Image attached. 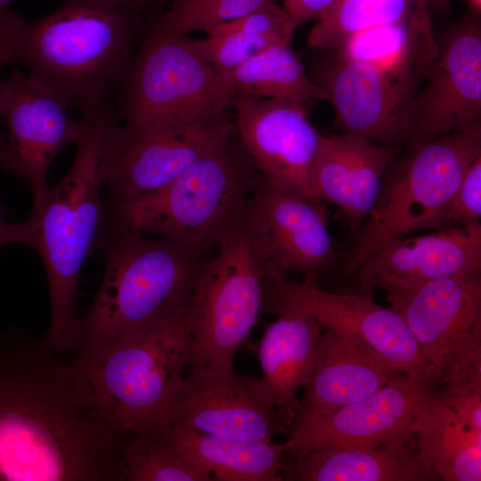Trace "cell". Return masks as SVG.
Masks as SVG:
<instances>
[{
  "instance_id": "obj_1",
  "label": "cell",
  "mask_w": 481,
  "mask_h": 481,
  "mask_svg": "<svg viewBox=\"0 0 481 481\" xmlns=\"http://www.w3.org/2000/svg\"><path fill=\"white\" fill-rule=\"evenodd\" d=\"M43 337L0 330V481H126L120 433Z\"/></svg>"
},
{
  "instance_id": "obj_2",
  "label": "cell",
  "mask_w": 481,
  "mask_h": 481,
  "mask_svg": "<svg viewBox=\"0 0 481 481\" xmlns=\"http://www.w3.org/2000/svg\"><path fill=\"white\" fill-rule=\"evenodd\" d=\"M145 32L139 12L65 0L31 21L14 12L0 42L8 65L23 66L69 108L88 116L113 108Z\"/></svg>"
},
{
  "instance_id": "obj_3",
  "label": "cell",
  "mask_w": 481,
  "mask_h": 481,
  "mask_svg": "<svg viewBox=\"0 0 481 481\" xmlns=\"http://www.w3.org/2000/svg\"><path fill=\"white\" fill-rule=\"evenodd\" d=\"M86 130L67 174L33 201L22 223L13 224V243L42 258L49 287L50 322L43 336L58 355L76 351L81 320L77 313L80 270L95 249L104 219L110 153L118 118L113 109L82 116Z\"/></svg>"
},
{
  "instance_id": "obj_4",
  "label": "cell",
  "mask_w": 481,
  "mask_h": 481,
  "mask_svg": "<svg viewBox=\"0 0 481 481\" xmlns=\"http://www.w3.org/2000/svg\"><path fill=\"white\" fill-rule=\"evenodd\" d=\"M104 271L100 288L81 320L75 353L102 348L172 314L192 298L204 250L145 233L102 228Z\"/></svg>"
},
{
  "instance_id": "obj_5",
  "label": "cell",
  "mask_w": 481,
  "mask_h": 481,
  "mask_svg": "<svg viewBox=\"0 0 481 481\" xmlns=\"http://www.w3.org/2000/svg\"><path fill=\"white\" fill-rule=\"evenodd\" d=\"M192 327L190 300L127 338L76 354L73 363L120 433H168L189 364Z\"/></svg>"
},
{
  "instance_id": "obj_6",
  "label": "cell",
  "mask_w": 481,
  "mask_h": 481,
  "mask_svg": "<svg viewBox=\"0 0 481 481\" xmlns=\"http://www.w3.org/2000/svg\"><path fill=\"white\" fill-rule=\"evenodd\" d=\"M233 135L160 190L104 204L102 227L151 233L201 250L214 247L247 211L261 177Z\"/></svg>"
},
{
  "instance_id": "obj_7",
  "label": "cell",
  "mask_w": 481,
  "mask_h": 481,
  "mask_svg": "<svg viewBox=\"0 0 481 481\" xmlns=\"http://www.w3.org/2000/svg\"><path fill=\"white\" fill-rule=\"evenodd\" d=\"M237 94L223 72L202 61L188 36L149 27L113 108L129 135L182 132L229 118Z\"/></svg>"
},
{
  "instance_id": "obj_8",
  "label": "cell",
  "mask_w": 481,
  "mask_h": 481,
  "mask_svg": "<svg viewBox=\"0 0 481 481\" xmlns=\"http://www.w3.org/2000/svg\"><path fill=\"white\" fill-rule=\"evenodd\" d=\"M214 247L191 299L193 331L188 369L229 372L262 311L265 281L285 278L268 257L249 205Z\"/></svg>"
},
{
  "instance_id": "obj_9",
  "label": "cell",
  "mask_w": 481,
  "mask_h": 481,
  "mask_svg": "<svg viewBox=\"0 0 481 481\" xmlns=\"http://www.w3.org/2000/svg\"><path fill=\"white\" fill-rule=\"evenodd\" d=\"M387 179L359 227L348 268H358L385 242L444 227L448 201L472 162L481 156V127L411 145Z\"/></svg>"
},
{
  "instance_id": "obj_10",
  "label": "cell",
  "mask_w": 481,
  "mask_h": 481,
  "mask_svg": "<svg viewBox=\"0 0 481 481\" xmlns=\"http://www.w3.org/2000/svg\"><path fill=\"white\" fill-rule=\"evenodd\" d=\"M380 288L433 371L436 394L481 389V273Z\"/></svg>"
},
{
  "instance_id": "obj_11",
  "label": "cell",
  "mask_w": 481,
  "mask_h": 481,
  "mask_svg": "<svg viewBox=\"0 0 481 481\" xmlns=\"http://www.w3.org/2000/svg\"><path fill=\"white\" fill-rule=\"evenodd\" d=\"M69 109L49 87L17 68L0 80V167L28 183L33 201L48 190L56 156L86 133V120L71 118Z\"/></svg>"
},
{
  "instance_id": "obj_12",
  "label": "cell",
  "mask_w": 481,
  "mask_h": 481,
  "mask_svg": "<svg viewBox=\"0 0 481 481\" xmlns=\"http://www.w3.org/2000/svg\"><path fill=\"white\" fill-rule=\"evenodd\" d=\"M298 310L314 317L322 328L351 336L401 371L434 380L431 368L423 359L415 338L402 317L391 307L375 304L358 293H331L318 288L316 281L285 279L266 280L262 311L279 314Z\"/></svg>"
},
{
  "instance_id": "obj_13",
  "label": "cell",
  "mask_w": 481,
  "mask_h": 481,
  "mask_svg": "<svg viewBox=\"0 0 481 481\" xmlns=\"http://www.w3.org/2000/svg\"><path fill=\"white\" fill-rule=\"evenodd\" d=\"M436 391L434 380L401 371L371 395L336 411L296 422L282 443L296 458L328 448H373L410 442L418 409Z\"/></svg>"
},
{
  "instance_id": "obj_14",
  "label": "cell",
  "mask_w": 481,
  "mask_h": 481,
  "mask_svg": "<svg viewBox=\"0 0 481 481\" xmlns=\"http://www.w3.org/2000/svg\"><path fill=\"white\" fill-rule=\"evenodd\" d=\"M234 130L247 155L270 183L323 204L314 173L322 134L309 121L306 105L237 95Z\"/></svg>"
},
{
  "instance_id": "obj_15",
  "label": "cell",
  "mask_w": 481,
  "mask_h": 481,
  "mask_svg": "<svg viewBox=\"0 0 481 481\" xmlns=\"http://www.w3.org/2000/svg\"><path fill=\"white\" fill-rule=\"evenodd\" d=\"M409 109L410 145L481 127V29L476 20L456 27L425 68Z\"/></svg>"
},
{
  "instance_id": "obj_16",
  "label": "cell",
  "mask_w": 481,
  "mask_h": 481,
  "mask_svg": "<svg viewBox=\"0 0 481 481\" xmlns=\"http://www.w3.org/2000/svg\"><path fill=\"white\" fill-rule=\"evenodd\" d=\"M171 428L249 442L271 441L278 433L289 432L260 379L235 370L190 371L175 404Z\"/></svg>"
},
{
  "instance_id": "obj_17",
  "label": "cell",
  "mask_w": 481,
  "mask_h": 481,
  "mask_svg": "<svg viewBox=\"0 0 481 481\" xmlns=\"http://www.w3.org/2000/svg\"><path fill=\"white\" fill-rule=\"evenodd\" d=\"M415 69L390 70L339 59L317 83L327 94L343 133L398 146L407 143Z\"/></svg>"
},
{
  "instance_id": "obj_18",
  "label": "cell",
  "mask_w": 481,
  "mask_h": 481,
  "mask_svg": "<svg viewBox=\"0 0 481 481\" xmlns=\"http://www.w3.org/2000/svg\"><path fill=\"white\" fill-rule=\"evenodd\" d=\"M233 131L230 117L200 128L144 135H126L119 123L110 153L105 205L132 200L160 190L220 145Z\"/></svg>"
},
{
  "instance_id": "obj_19",
  "label": "cell",
  "mask_w": 481,
  "mask_h": 481,
  "mask_svg": "<svg viewBox=\"0 0 481 481\" xmlns=\"http://www.w3.org/2000/svg\"><path fill=\"white\" fill-rule=\"evenodd\" d=\"M249 210L278 273L317 277L335 259L337 253L327 226V208L277 187L262 176L252 195Z\"/></svg>"
},
{
  "instance_id": "obj_20",
  "label": "cell",
  "mask_w": 481,
  "mask_h": 481,
  "mask_svg": "<svg viewBox=\"0 0 481 481\" xmlns=\"http://www.w3.org/2000/svg\"><path fill=\"white\" fill-rule=\"evenodd\" d=\"M358 293L386 283L424 282L481 273V224L447 226L383 243L356 271Z\"/></svg>"
},
{
  "instance_id": "obj_21",
  "label": "cell",
  "mask_w": 481,
  "mask_h": 481,
  "mask_svg": "<svg viewBox=\"0 0 481 481\" xmlns=\"http://www.w3.org/2000/svg\"><path fill=\"white\" fill-rule=\"evenodd\" d=\"M401 371L358 339L324 328L294 423L368 397Z\"/></svg>"
},
{
  "instance_id": "obj_22",
  "label": "cell",
  "mask_w": 481,
  "mask_h": 481,
  "mask_svg": "<svg viewBox=\"0 0 481 481\" xmlns=\"http://www.w3.org/2000/svg\"><path fill=\"white\" fill-rule=\"evenodd\" d=\"M397 146L343 133L322 135L314 181L322 200L336 206L352 231L373 209Z\"/></svg>"
},
{
  "instance_id": "obj_23",
  "label": "cell",
  "mask_w": 481,
  "mask_h": 481,
  "mask_svg": "<svg viewBox=\"0 0 481 481\" xmlns=\"http://www.w3.org/2000/svg\"><path fill=\"white\" fill-rule=\"evenodd\" d=\"M278 315L266 327L257 347L259 379L279 417L290 428L299 404L297 394L309 380L322 327L298 310Z\"/></svg>"
},
{
  "instance_id": "obj_24",
  "label": "cell",
  "mask_w": 481,
  "mask_h": 481,
  "mask_svg": "<svg viewBox=\"0 0 481 481\" xmlns=\"http://www.w3.org/2000/svg\"><path fill=\"white\" fill-rule=\"evenodd\" d=\"M416 457L427 480L480 481L481 431L432 394L418 409Z\"/></svg>"
},
{
  "instance_id": "obj_25",
  "label": "cell",
  "mask_w": 481,
  "mask_h": 481,
  "mask_svg": "<svg viewBox=\"0 0 481 481\" xmlns=\"http://www.w3.org/2000/svg\"><path fill=\"white\" fill-rule=\"evenodd\" d=\"M410 442L373 448H328L284 460L283 480L423 481L427 480Z\"/></svg>"
},
{
  "instance_id": "obj_26",
  "label": "cell",
  "mask_w": 481,
  "mask_h": 481,
  "mask_svg": "<svg viewBox=\"0 0 481 481\" xmlns=\"http://www.w3.org/2000/svg\"><path fill=\"white\" fill-rule=\"evenodd\" d=\"M169 437L188 461L213 481H281L282 443L238 441L171 428Z\"/></svg>"
},
{
  "instance_id": "obj_27",
  "label": "cell",
  "mask_w": 481,
  "mask_h": 481,
  "mask_svg": "<svg viewBox=\"0 0 481 481\" xmlns=\"http://www.w3.org/2000/svg\"><path fill=\"white\" fill-rule=\"evenodd\" d=\"M237 95L277 99L306 105L327 101L324 89L306 73L290 44H276L252 59L228 70L221 71Z\"/></svg>"
},
{
  "instance_id": "obj_28",
  "label": "cell",
  "mask_w": 481,
  "mask_h": 481,
  "mask_svg": "<svg viewBox=\"0 0 481 481\" xmlns=\"http://www.w3.org/2000/svg\"><path fill=\"white\" fill-rule=\"evenodd\" d=\"M338 50L342 60L390 70L415 69L422 74L428 65L409 20L363 29L351 35Z\"/></svg>"
},
{
  "instance_id": "obj_29",
  "label": "cell",
  "mask_w": 481,
  "mask_h": 481,
  "mask_svg": "<svg viewBox=\"0 0 481 481\" xmlns=\"http://www.w3.org/2000/svg\"><path fill=\"white\" fill-rule=\"evenodd\" d=\"M414 0H338L317 20L307 42L316 49H338L351 35L368 27L407 21Z\"/></svg>"
},
{
  "instance_id": "obj_30",
  "label": "cell",
  "mask_w": 481,
  "mask_h": 481,
  "mask_svg": "<svg viewBox=\"0 0 481 481\" xmlns=\"http://www.w3.org/2000/svg\"><path fill=\"white\" fill-rule=\"evenodd\" d=\"M120 456L126 481H213L180 454L168 433L126 436Z\"/></svg>"
},
{
  "instance_id": "obj_31",
  "label": "cell",
  "mask_w": 481,
  "mask_h": 481,
  "mask_svg": "<svg viewBox=\"0 0 481 481\" xmlns=\"http://www.w3.org/2000/svg\"><path fill=\"white\" fill-rule=\"evenodd\" d=\"M274 4V0H174L150 27L178 36L194 31L208 35L225 23Z\"/></svg>"
},
{
  "instance_id": "obj_32",
  "label": "cell",
  "mask_w": 481,
  "mask_h": 481,
  "mask_svg": "<svg viewBox=\"0 0 481 481\" xmlns=\"http://www.w3.org/2000/svg\"><path fill=\"white\" fill-rule=\"evenodd\" d=\"M188 42L202 61L220 71L232 70L270 46L284 43L242 30L224 29H216L201 39L188 37Z\"/></svg>"
},
{
  "instance_id": "obj_33",
  "label": "cell",
  "mask_w": 481,
  "mask_h": 481,
  "mask_svg": "<svg viewBox=\"0 0 481 481\" xmlns=\"http://www.w3.org/2000/svg\"><path fill=\"white\" fill-rule=\"evenodd\" d=\"M481 156L465 172L444 211V227L467 226L480 223Z\"/></svg>"
},
{
  "instance_id": "obj_34",
  "label": "cell",
  "mask_w": 481,
  "mask_h": 481,
  "mask_svg": "<svg viewBox=\"0 0 481 481\" xmlns=\"http://www.w3.org/2000/svg\"><path fill=\"white\" fill-rule=\"evenodd\" d=\"M436 395L464 423L476 430L481 431V389Z\"/></svg>"
},
{
  "instance_id": "obj_35",
  "label": "cell",
  "mask_w": 481,
  "mask_h": 481,
  "mask_svg": "<svg viewBox=\"0 0 481 481\" xmlns=\"http://www.w3.org/2000/svg\"><path fill=\"white\" fill-rule=\"evenodd\" d=\"M338 0H283V9L298 28L328 13Z\"/></svg>"
},
{
  "instance_id": "obj_36",
  "label": "cell",
  "mask_w": 481,
  "mask_h": 481,
  "mask_svg": "<svg viewBox=\"0 0 481 481\" xmlns=\"http://www.w3.org/2000/svg\"><path fill=\"white\" fill-rule=\"evenodd\" d=\"M120 10L140 12L147 0H94Z\"/></svg>"
},
{
  "instance_id": "obj_37",
  "label": "cell",
  "mask_w": 481,
  "mask_h": 481,
  "mask_svg": "<svg viewBox=\"0 0 481 481\" xmlns=\"http://www.w3.org/2000/svg\"><path fill=\"white\" fill-rule=\"evenodd\" d=\"M13 243V224H8L3 216L0 206V249Z\"/></svg>"
},
{
  "instance_id": "obj_38",
  "label": "cell",
  "mask_w": 481,
  "mask_h": 481,
  "mask_svg": "<svg viewBox=\"0 0 481 481\" xmlns=\"http://www.w3.org/2000/svg\"><path fill=\"white\" fill-rule=\"evenodd\" d=\"M12 0H0V27L14 12L10 9Z\"/></svg>"
},
{
  "instance_id": "obj_39",
  "label": "cell",
  "mask_w": 481,
  "mask_h": 481,
  "mask_svg": "<svg viewBox=\"0 0 481 481\" xmlns=\"http://www.w3.org/2000/svg\"><path fill=\"white\" fill-rule=\"evenodd\" d=\"M427 4L436 10H446L450 4L451 0H426Z\"/></svg>"
},
{
  "instance_id": "obj_40",
  "label": "cell",
  "mask_w": 481,
  "mask_h": 481,
  "mask_svg": "<svg viewBox=\"0 0 481 481\" xmlns=\"http://www.w3.org/2000/svg\"><path fill=\"white\" fill-rule=\"evenodd\" d=\"M472 7L476 12H480L481 9V0H469Z\"/></svg>"
},
{
  "instance_id": "obj_41",
  "label": "cell",
  "mask_w": 481,
  "mask_h": 481,
  "mask_svg": "<svg viewBox=\"0 0 481 481\" xmlns=\"http://www.w3.org/2000/svg\"><path fill=\"white\" fill-rule=\"evenodd\" d=\"M3 52L4 51L2 50V46L0 44V69L4 66H7V62H6V60Z\"/></svg>"
}]
</instances>
